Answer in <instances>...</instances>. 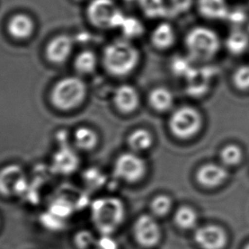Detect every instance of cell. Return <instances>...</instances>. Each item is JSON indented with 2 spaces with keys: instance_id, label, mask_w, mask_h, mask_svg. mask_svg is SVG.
Instances as JSON below:
<instances>
[{
  "instance_id": "cell-1",
  "label": "cell",
  "mask_w": 249,
  "mask_h": 249,
  "mask_svg": "<svg viewBox=\"0 0 249 249\" xmlns=\"http://www.w3.org/2000/svg\"><path fill=\"white\" fill-rule=\"evenodd\" d=\"M141 59L139 49L126 38L111 42L104 50V66L114 76H127L133 73L139 68Z\"/></svg>"
},
{
  "instance_id": "cell-2",
  "label": "cell",
  "mask_w": 249,
  "mask_h": 249,
  "mask_svg": "<svg viewBox=\"0 0 249 249\" xmlns=\"http://www.w3.org/2000/svg\"><path fill=\"white\" fill-rule=\"evenodd\" d=\"M187 55L195 62H208L214 58L221 50V38L218 33L207 26H196L184 36Z\"/></svg>"
},
{
  "instance_id": "cell-3",
  "label": "cell",
  "mask_w": 249,
  "mask_h": 249,
  "mask_svg": "<svg viewBox=\"0 0 249 249\" xmlns=\"http://www.w3.org/2000/svg\"><path fill=\"white\" fill-rule=\"evenodd\" d=\"M125 208L116 197L97 199L91 207V219L96 228L104 235H110L123 223Z\"/></svg>"
},
{
  "instance_id": "cell-4",
  "label": "cell",
  "mask_w": 249,
  "mask_h": 249,
  "mask_svg": "<svg viewBox=\"0 0 249 249\" xmlns=\"http://www.w3.org/2000/svg\"><path fill=\"white\" fill-rule=\"evenodd\" d=\"M201 112L191 105H183L173 109L168 125L173 135L181 139H191L196 135L202 126Z\"/></svg>"
},
{
  "instance_id": "cell-5",
  "label": "cell",
  "mask_w": 249,
  "mask_h": 249,
  "mask_svg": "<svg viewBox=\"0 0 249 249\" xmlns=\"http://www.w3.org/2000/svg\"><path fill=\"white\" fill-rule=\"evenodd\" d=\"M87 87L77 77H68L60 80L52 90V98L55 107L69 110L77 107L86 96Z\"/></svg>"
},
{
  "instance_id": "cell-6",
  "label": "cell",
  "mask_w": 249,
  "mask_h": 249,
  "mask_svg": "<svg viewBox=\"0 0 249 249\" xmlns=\"http://www.w3.org/2000/svg\"><path fill=\"white\" fill-rule=\"evenodd\" d=\"M125 16L114 0H93L88 7V17L101 28H120Z\"/></svg>"
},
{
  "instance_id": "cell-7",
  "label": "cell",
  "mask_w": 249,
  "mask_h": 249,
  "mask_svg": "<svg viewBox=\"0 0 249 249\" xmlns=\"http://www.w3.org/2000/svg\"><path fill=\"white\" fill-rule=\"evenodd\" d=\"M145 161L132 153H125L118 157L114 164V175L128 183L142 179L146 173Z\"/></svg>"
},
{
  "instance_id": "cell-8",
  "label": "cell",
  "mask_w": 249,
  "mask_h": 249,
  "mask_svg": "<svg viewBox=\"0 0 249 249\" xmlns=\"http://www.w3.org/2000/svg\"><path fill=\"white\" fill-rule=\"evenodd\" d=\"M27 183L21 166L11 164L0 170V195L11 197L20 194Z\"/></svg>"
},
{
  "instance_id": "cell-9",
  "label": "cell",
  "mask_w": 249,
  "mask_h": 249,
  "mask_svg": "<svg viewBox=\"0 0 249 249\" xmlns=\"http://www.w3.org/2000/svg\"><path fill=\"white\" fill-rule=\"evenodd\" d=\"M137 242L144 248H153L158 244L161 232L158 223L149 215L140 216L134 225Z\"/></svg>"
},
{
  "instance_id": "cell-10",
  "label": "cell",
  "mask_w": 249,
  "mask_h": 249,
  "mask_svg": "<svg viewBox=\"0 0 249 249\" xmlns=\"http://www.w3.org/2000/svg\"><path fill=\"white\" fill-rule=\"evenodd\" d=\"M114 103L118 110L124 114H130L138 110L141 97L139 90L130 84H123L115 89Z\"/></svg>"
},
{
  "instance_id": "cell-11",
  "label": "cell",
  "mask_w": 249,
  "mask_h": 249,
  "mask_svg": "<svg viewBox=\"0 0 249 249\" xmlns=\"http://www.w3.org/2000/svg\"><path fill=\"white\" fill-rule=\"evenodd\" d=\"M195 241L201 249H223L227 243V235L218 225H205L195 233Z\"/></svg>"
},
{
  "instance_id": "cell-12",
  "label": "cell",
  "mask_w": 249,
  "mask_h": 249,
  "mask_svg": "<svg viewBox=\"0 0 249 249\" xmlns=\"http://www.w3.org/2000/svg\"><path fill=\"white\" fill-rule=\"evenodd\" d=\"M198 13L210 21H226L231 8L227 0H196Z\"/></svg>"
},
{
  "instance_id": "cell-13",
  "label": "cell",
  "mask_w": 249,
  "mask_h": 249,
  "mask_svg": "<svg viewBox=\"0 0 249 249\" xmlns=\"http://www.w3.org/2000/svg\"><path fill=\"white\" fill-rule=\"evenodd\" d=\"M149 39L153 46L160 51H166L173 47L177 39V34L173 25L161 21L150 33Z\"/></svg>"
},
{
  "instance_id": "cell-14",
  "label": "cell",
  "mask_w": 249,
  "mask_h": 249,
  "mask_svg": "<svg viewBox=\"0 0 249 249\" xmlns=\"http://www.w3.org/2000/svg\"><path fill=\"white\" fill-rule=\"evenodd\" d=\"M228 177V173L225 167L209 163L201 166L196 173V178L201 185L208 188H213L220 185Z\"/></svg>"
},
{
  "instance_id": "cell-15",
  "label": "cell",
  "mask_w": 249,
  "mask_h": 249,
  "mask_svg": "<svg viewBox=\"0 0 249 249\" xmlns=\"http://www.w3.org/2000/svg\"><path fill=\"white\" fill-rule=\"evenodd\" d=\"M148 102L154 110L159 113H166L173 109L175 97L168 87L158 86L149 91Z\"/></svg>"
},
{
  "instance_id": "cell-16",
  "label": "cell",
  "mask_w": 249,
  "mask_h": 249,
  "mask_svg": "<svg viewBox=\"0 0 249 249\" xmlns=\"http://www.w3.org/2000/svg\"><path fill=\"white\" fill-rule=\"evenodd\" d=\"M227 52L233 55H241L249 50V33L244 28H232L224 41Z\"/></svg>"
},
{
  "instance_id": "cell-17",
  "label": "cell",
  "mask_w": 249,
  "mask_h": 249,
  "mask_svg": "<svg viewBox=\"0 0 249 249\" xmlns=\"http://www.w3.org/2000/svg\"><path fill=\"white\" fill-rule=\"evenodd\" d=\"M73 49L72 39L64 35L54 38L46 49V54L52 62L61 63L66 61Z\"/></svg>"
},
{
  "instance_id": "cell-18",
  "label": "cell",
  "mask_w": 249,
  "mask_h": 249,
  "mask_svg": "<svg viewBox=\"0 0 249 249\" xmlns=\"http://www.w3.org/2000/svg\"><path fill=\"white\" fill-rule=\"evenodd\" d=\"M79 165V158L73 150L64 147L55 153L53 158V168L57 173L69 174L73 173Z\"/></svg>"
},
{
  "instance_id": "cell-19",
  "label": "cell",
  "mask_w": 249,
  "mask_h": 249,
  "mask_svg": "<svg viewBox=\"0 0 249 249\" xmlns=\"http://www.w3.org/2000/svg\"><path fill=\"white\" fill-rule=\"evenodd\" d=\"M137 4L149 19H162L171 15L167 0H139Z\"/></svg>"
},
{
  "instance_id": "cell-20",
  "label": "cell",
  "mask_w": 249,
  "mask_h": 249,
  "mask_svg": "<svg viewBox=\"0 0 249 249\" xmlns=\"http://www.w3.org/2000/svg\"><path fill=\"white\" fill-rule=\"evenodd\" d=\"M9 31L15 38H28L34 31V22L26 15H17L9 23Z\"/></svg>"
},
{
  "instance_id": "cell-21",
  "label": "cell",
  "mask_w": 249,
  "mask_h": 249,
  "mask_svg": "<svg viewBox=\"0 0 249 249\" xmlns=\"http://www.w3.org/2000/svg\"><path fill=\"white\" fill-rule=\"evenodd\" d=\"M120 29L124 38L129 40L140 38L145 32V28L141 20L132 16H125Z\"/></svg>"
},
{
  "instance_id": "cell-22",
  "label": "cell",
  "mask_w": 249,
  "mask_h": 249,
  "mask_svg": "<svg viewBox=\"0 0 249 249\" xmlns=\"http://www.w3.org/2000/svg\"><path fill=\"white\" fill-rule=\"evenodd\" d=\"M73 138L77 147L82 150H91L98 143V136L92 129L89 127L77 129Z\"/></svg>"
},
{
  "instance_id": "cell-23",
  "label": "cell",
  "mask_w": 249,
  "mask_h": 249,
  "mask_svg": "<svg viewBox=\"0 0 249 249\" xmlns=\"http://www.w3.org/2000/svg\"><path fill=\"white\" fill-rule=\"evenodd\" d=\"M153 142L152 134L146 129H137L128 138L129 145L135 151L147 150L152 146Z\"/></svg>"
},
{
  "instance_id": "cell-24",
  "label": "cell",
  "mask_w": 249,
  "mask_h": 249,
  "mask_svg": "<svg viewBox=\"0 0 249 249\" xmlns=\"http://www.w3.org/2000/svg\"><path fill=\"white\" fill-rule=\"evenodd\" d=\"M195 62L191 57L186 56H177L173 58L171 64V68L173 73L179 77H184L190 79L196 70L193 67Z\"/></svg>"
},
{
  "instance_id": "cell-25",
  "label": "cell",
  "mask_w": 249,
  "mask_h": 249,
  "mask_svg": "<svg viewBox=\"0 0 249 249\" xmlns=\"http://www.w3.org/2000/svg\"><path fill=\"white\" fill-rule=\"evenodd\" d=\"M174 220L179 228L190 230L195 227L197 223V214L189 207H182L177 211Z\"/></svg>"
},
{
  "instance_id": "cell-26",
  "label": "cell",
  "mask_w": 249,
  "mask_h": 249,
  "mask_svg": "<svg viewBox=\"0 0 249 249\" xmlns=\"http://www.w3.org/2000/svg\"><path fill=\"white\" fill-rule=\"evenodd\" d=\"M231 82L236 90L246 92L249 90V64L235 68L231 75Z\"/></svg>"
},
{
  "instance_id": "cell-27",
  "label": "cell",
  "mask_w": 249,
  "mask_h": 249,
  "mask_svg": "<svg viewBox=\"0 0 249 249\" xmlns=\"http://www.w3.org/2000/svg\"><path fill=\"white\" fill-rule=\"evenodd\" d=\"M97 67V57L91 52H83L77 56L75 60L76 70L82 73L93 72Z\"/></svg>"
},
{
  "instance_id": "cell-28",
  "label": "cell",
  "mask_w": 249,
  "mask_h": 249,
  "mask_svg": "<svg viewBox=\"0 0 249 249\" xmlns=\"http://www.w3.org/2000/svg\"><path fill=\"white\" fill-rule=\"evenodd\" d=\"M222 161L227 166H235L240 163L242 159V152L241 149L234 144L226 146L220 154Z\"/></svg>"
},
{
  "instance_id": "cell-29",
  "label": "cell",
  "mask_w": 249,
  "mask_h": 249,
  "mask_svg": "<svg viewBox=\"0 0 249 249\" xmlns=\"http://www.w3.org/2000/svg\"><path fill=\"white\" fill-rule=\"evenodd\" d=\"M172 200L166 196H158L153 200L151 210L154 214L162 217L167 214L172 208Z\"/></svg>"
},
{
  "instance_id": "cell-30",
  "label": "cell",
  "mask_w": 249,
  "mask_h": 249,
  "mask_svg": "<svg viewBox=\"0 0 249 249\" xmlns=\"http://www.w3.org/2000/svg\"><path fill=\"white\" fill-rule=\"evenodd\" d=\"M171 14L180 15L191 10L196 4V0H167Z\"/></svg>"
},
{
  "instance_id": "cell-31",
  "label": "cell",
  "mask_w": 249,
  "mask_h": 249,
  "mask_svg": "<svg viewBox=\"0 0 249 249\" xmlns=\"http://www.w3.org/2000/svg\"><path fill=\"white\" fill-rule=\"evenodd\" d=\"M226 21L232 25V28H242V25L245 24L248 18L245 11L242 9H231Z\"/></svg>"
},
{
  "instance_id": "cell-32",
  "label": "cell",
  "mask_w": 249,
  "mask_h": 249,
  "mask_svg": "<svg viewBox=\"0 0 249 249\" xmlns=\"http://www.w3.org/2000/svg\"><path fill=\"white\" fill-rule=\"evenodd\" d=\"M75 243L80 249H87L94 243L93 235L89 231H81L75 236Z\"/></svg>"
},
{
  "instance_id": "cell-33",
  "label": "cell",
  "mask_w": 249,
  "mask_h": 249,
  "mask_svg": "<svg viewBox=\"0 0 249 249\" xmlns=\"http://www.w3.org/2000/svg\"><path fill=\"white\" fill-rule=\"evenodd\" d=\"M96 249H118L117 242L110 235H104L96 243Z\"/></svg>"
},
{
  "instance_id": "cell-34",
  "label": "cell",
  "mask_w": 249,
  "mask_h": 249,
  "mask_svg": "<svg viewBox=\"0 0 249 249\" xmlns=\"http://www.w3.org/2000/svg\"><path fill=\"white\" fill-rule=\"evenodd\" d=\"M124 1H126V2H129V3H133V2H135V3H138V1H139V0H124Z\"/></svg>"
},
{
  "instance_id": "cell-35",
  "label": "cell",
  "mask_w": 249,
  "mask_h": 249,
  "mask_svg": "<svg viewBox=\"0 0 249 249\" xmlns=\"http://www.w3.org/2000/svg\"><path fill=\"white\" fill-rule=\"evenodd\" d=\"M246 30H247V31L249 32V27H248V28H247V29H246Z\"/></svg>"
},
{
  "instance_id": "cell-36",
  "label": "cell",
  "mask_w": 249,
  "mask_h": 249,
  "mask_svg": "<svg viewBox=\"0 0 249 249\" xmlns=\"http://www.w3.org/2000/svg\"><path fill=\"white\" fill-rule=\"evenodd\" d=\"M245 249H249V245L247 246V247H246Z\"/></svg>"
}]
</instances>
